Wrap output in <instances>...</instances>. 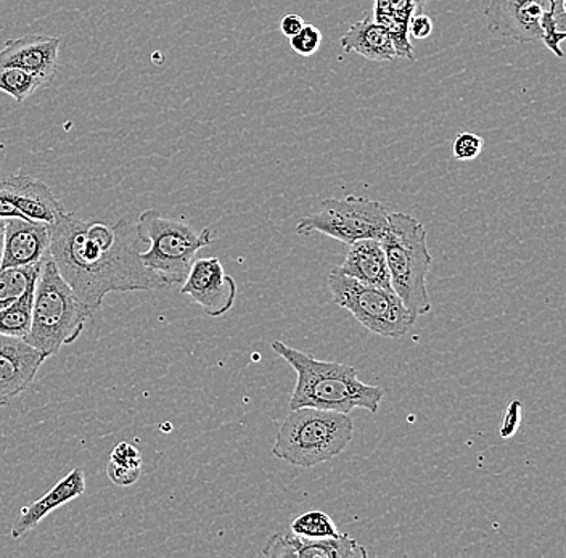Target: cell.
Wrapping results in <instances>:
<instances>
[{
    "instance_id": "cell-21",
    "label": "cell",
    "mask_w": 566,
    "mask_h": 558,
    "mask_svg": "<svg viewBox=\"0 0 566 558\" xmlns=\"http://www.w3.org/2000/svg\"><path fill=\"white\" fill-rule=\"evenodd\" d=\"M290 531L307 539L338 538L343 533L338 531L335 522L324 512H306L293 520Z\"/></svg>"
},
{
    "instance_id": "cell-1",
    "label": "cell",
    "mask_w": 566,
    "mask_h": 558,
    "mask_svg": "<svg viewBox=\"0 0 566 558\" xmlns=\"http://www.w3.org/2000/svg\"><path fill=\"white\" fill-rule=\"evenodd\" d=\"M49 228V254L56 270L92 313L101 309L109 293L169 288L142 264L144 243L124 219L116 224L86 222L65 211Z\"/></svg>"
},
{
    "instance_id": "cell-22",
    "label": "cell",
    "mask_w": 566,
    "mask_h": 558,
    "mask_svg": "<svg viewBox=\"0 0 566 558\" xmlns=\"http://www.w3.org/2000/svg\"><path fill=\"white\" fill-rule=\"evenodd\" d=\"M44 84L41 77L20 69L0 70V91L9 94L18 104L27 101Z\"/></svg>"
},
{
    "instance_id": "cell-30",
    "label": "cell",
    "mask_w": 566,
    "mask_h": 558,
    "mask_svg": "<svg viewBox=\"0 0 566 558\" xmlns=\"http://www.w3.org/2000/svg\"><path fill=\"white\" fill-rule=\"evenodd\" d=\"M413 3H416L417 10H419V13H422L424 3H427V0H412Z\"/></svg>"
},
{
    "instance_id": "cell-27",
    "label": "cell",
    "mask_w": 566,
    "mask_h": 558,
    "mask_svg": "<svg viewBox=\"0 0 566 558\" xmlns=\"http://www.w3.org/2000/svg\"><path fill=\"white\" fill-rule=\"evenodd\" d=\"M433 33V20L424 13H416L410 19L409 36L413 39H427Z\"/></svg>"
},
{
    "instance_id": "cell-18",
    "label": "cell",
    "mask_w": 566,
    "mask_h": 558,
    "mask_svg": "<svg viewBox=\"0 0 566 558\" xmlns=\"http://www.w3.org/2000/svg\"><path fill=\"white\" fill-rule=\"evenodd\" d=\"M339 44H342L343 51L348 52V54L349 52H356V54L363 55L364 59L371 60V62H395V60H398L395 44H392L388 31L380 24L375 23L369 15L354 23L339 39Z\"/></svg>"
},
{
    "instance_id": "cell-12",
    "label": "cell",
    "mask_w": 566,
    "mask_h": 558,
    "mask_svg": "<svg viewBox=\"0 0 566 558\" xmlns=\"http://www.w3.org/2000/svg\"><path fill=\"white\" fill-rule=\"evenodd\" d=\"M263 556L271 558H366V547L343 533L338 538L307 539L292 531L275 533L268 539Z\"/></svg>"
},
{
    "instance_id": "cell-20",
    "label": "cell",
    "mask_w": 566,
    "mask_h": 558,
    "mask_svg": "<svg viewBox=\"0 0 566 558\" xmlns=\"http://www.w3.org/2000/svg\"><path fill=\"white\" fill-rule=\"evenodd\" d=\"M44 263V261H42ZM41 264L28 267H6L0 270V309L17 302L38 281Z\"/></svg>"
},
{
    "instance_id": "cell-13",
    "label": "cell",
    "mask_w": 566,
    "mask_h": 558,
    "mask_svg": "<svg viewBox=\"0 0 566 558\" xmlns=\"http://www.w3.org/2000/svg\"><path fill=\"white\" fill-rule=\"evenodd\" d=\"M60 38L28 34L9 39L0 51V70L20 69L51 83L59 66Z\"/></svg>"
},
{
    "instance_id": "cell-28",
    "label": "cell",
    "mask_w": 566,
    "mask_h": 558,
    "mask_svg": "<svg viewBox=\"0 0 566 558\" xmlns=\"http://www.w3.org/2000/svg\"><path fill=\"white\" fill-rule=\"evenodd\" d=\"M303 17L296 15V13H290V15L282 17L281 20V31L283 36L293 38L295 34H298L304 27Z\"/></svg>"
},
{
    "instance_id": "cell-26",
    "label": "cell",
    "mask_w": 566,
    "mask_h": 558,
    "mask_svg": "<svg viewBox=\"0 0 566 558\" xmlns=\"http://www.w3.org/2000/svg\"><path fill=\"white\" fill-rule=\"evenodd\" d=\"M520 422H522V402L518 399L512 401L509 404L507 411H505L504 420L501 423V436L511 438L518 430Z\"/></svg>"
},
{
    "instance_id": "cell-10",
    "label": "cell",
    "mask_w": 566,
    "mask_h": 558,
    "mask_svg": "<svg viewBox=\"0 0 566 558\" xmlns=\"http://www.w3.org/2000/svg\"><path fill=\"white\" fill-rule=\"evenodd\" d=\"M548 0H491L486 9L488 28L493 36L505 42L541 41V20Z\"/></svg>"
},
{
    "instance_id": "cell-15",
    "label": "cell",
    "mask_w": 566,
    "mask_h": 558,
    "mask_svg": "<svg viewBox=\"0 0 566 558\" xmlns=\"http://www.w3.org/2000/svg\"><path fill=\"white\" fill-rule=\"evenodd\" d=\"M0 199L10 201L24 218L45 224H53L65 213L48 183L27 175L0 179Z\"/></svg>"
},
{
    "instance_id": "cell-14",
    "label": "cell",
    "mask_w": 566,
    "mask_h": 558,
    "mask_svg": "<svg viewBox=\"0 0 566 558\" xmlns=\"http://www.w3.org/2000/svg\"><path fill=\"white\" fill-rule=\"evenodd\" d=\"M51 250V228L45 222L10 218L6 224V243L0 270L41 264Z\"/></svg>"
},
{
    "instance_id": "cell-5",
    "label": "cell",
    "mask_w": 566,
    "mask_h": 558,
    "mask_svg": "<svg viewBox=\"0 0 566 558\" xmlns=\"http://www.w3.org/2000/svg\"><path fill=\"white\" fill-rule=\"evenodd\" d=\"M380 242L387 257L392 292L413 316L430 313L427 277L431 254L422 222L410 214L388 213L387 229Z\"/></svg>"
},
{
    "instance_id": "cell-8",
    "label": "cell",
    "mask_w": 566,
    "mask_h": 558,
    "mask_svg": "<svg viewBox=\"0 0 566 558\" xmlns=\"http://www.w3.org/2000/svg\"><path fill=\"white\" fill-rule=\"evenodd\" d=\"M387 224L388 210L380 201L349 196L322 201L317 213L301 219L296 234L318 232L349 246L357 240L381 239Z\"/></svg>"
},
{
    "instance_id": "cell-16",
    "label": "cell",
    "mask_w": 566,
    "mask_h": 558,
    "mask_svg": "<svg viewBox=\"0 0 566 558\" xmlns=\"http://www.w3.org/2000/svg\"><path fill=\"white\" fill-rule=\"evenodd\" d=\"M84 491H86L84 472L81 468H74L65 478L60 480L48 494H44L41 499L28 504L21 510L17 522L13 523L10 535H12L13 539L21 538V536L35 528L48 515H51L53 510L83 496Z\"/></svg>"
},
{
    "instance_id": "cell-25",
    "label": "cell",
    "mask_w": 566,
    "mask_h": 558,
    "mask_svg": "<svg viewBox=\"0 0 566 558\" xmlns=\"http://www.w3.org/2000/svg\"><path fill=\"white\" fill-rule=\"evenodd\" d=\"M108 464L113 467L133 470L142 473V454L136 446L130 443H119L109 454Z\"/></svg>"
},
{
    "instance_id": "cell-11",
    "label": "cell",
    "mask_w": 566,
    "mask_h": 558,
    "mask_svg": "<svg viewBox=\"0 0 566 558\" xmlns=\"http://www.w3.org/2000/svg\"><path fill=\"white\" fill-rule=\"evenodd\" d=\"M44 362V356L30 343L0 335V408L31 387Z\"/></svg>"
},
{
    "instance_id": "cell-2",
    "label": "cell",
    "mask_w": 566,
    "mask_h": 558,
    "mask_svg": "<svg viewBox=\"0 0 566 558\" xmlns=\"http://www.w3.org/2000/svg\"><path fill=\"white\" fill-rule=\"evenodd\" d=\"M272 349L295 370L296 387L290 398V409L316 408L349 414L364 409L377 414L385 391L364 383L357 370L346 364L327 362L290 348L283 341H272Z\"/></svg>"
},
{
    "instance_id": "cell-9",
    "label": "cell",
    "mask_w": 566,
    "mask_h": 558,
    "mask_svg": "<svg viewBox=\"0 0 566 558\" xmlns=\"http://www.w3.org/2000/svg\"><path fill=\"white\" fill-rule=\"evenodd\" d=\"M180 293L190 296L208 316L221 317L235 303L237 284L218 257H201L193 261Z\"/></svg>"
},
{
    "instance_id": "cell-17",
    "label": "cell",
    "mask_w": 566,
    "mask_h": 558,
    "mask_svg": "<svg viewBox=\"0 0 566 558\" xmlns=\"http://www.w3.org/2000/svg\"><path fill=\"white\" fill-rule=\"evenodd\" d=\"M335 270L371 287L392 289L380 239H364L352 243L345 263Z\"/></svg>"
},
{
    "instance_id": "cell-24",
    "label": "cell",
    "mask_w": 566,
    "mask_h": 558,
    "mask_svg": "<svg viewBox=\"0 0 566 558\" xmlns=\"http://www.w3.org/2000/svg\"><path fill=\"white\" fill-rule=\"evenodd\" d=\"M483 147V137L473 133H460L455 137L454 145H452V155H454L455 160L472 161L480 157Z\"/></svg>"
},
{
    "instance_id": "cell-23",
    "label": "cell",
    "mask_w": 566,
    "mask_h": 558,
    "mask_svg": "<svg viewBox=\"0 0 566 558\" xmlns=\"http://www.w3.org/2000/svg\"><path fill=\"white\" fill-rule=\"evenodd\" d=\"M322 45V33L314 24H304L303 30L290 38V48L301 56L316 54Z\"/></svg>"
},
{
    "instance_id": "cell-19",
    "label": "cell",
    "mask_w": 566,
    "mask_h": 558,
    "mask_svg": "<svg viewBox=\"0 0 566 558\" xmlns=\"http://www.w3.org/2000/svg\"><path fill=\"white\" fill-rule=\"evenodd\" d=\"M34 289L35 284L31 285L17 302L0 309V335L21 340L28 337L33 320Z\"/></svg>"
},
{
    "instance_id": "cell-7",
    "label": "cell",
    "mask_w": 566,
    "mask_h": 558,
    "mask_svg": "<svg viewBox=\"0 0 566 558\" xmlns=\"http://www.w3.org/2000/svg\"><path fill=\"white\" fill-rule=\"evenodd\" d=\"M328 287L335 305L352 313L357 323L363 324L371 334L398 340L406 337L409 328L416 324V316L392 289L363 284L339 274L335 267L328 274Z\"/></svg>"
},
{
    "instance_id": "cell-4",
    "label": "cell",
    "mask_w": 566,
    "mask_h": 558,
    "mask_svg": "<svg viewBox=\"0 0 566 558\" xmlns=\"http://www.w3.org/2000/svg\"><path fill=\"white\" fill-rule=\"evenodd\" d=\"M354 436L349 414L316 408L293 409L275 436L272 455L300 468H313L348 448Z\"/></svg>"
},
{
    "instance_id": "cell-6",
    "label": "cell",
    "mask_w": 566,
    "mask_h": 558,
    "mask_svg": "<svg viewBox=\"0 0 566 558\" xmlns=\"http://www.w3.org/2000/svg\"><path fill=\"white\" fill-rule=\"evenodd\" d=\"M136 234L147 249L139 253L142 264L154 271L168 287L182 285L197 253L214 242L211 228L195 231L192 225L147 210L137 219Z\"/></svg>"
},
{
    "instance_id": "cell-3",
    "label": "cell",
    "mask_w": 566,
    "mask_h": 558,
    "mask_svg": "<svg viewBox=\"0 0 566 558\" xmlns=\"http://www.w3.org/2000/svg\"><path fill=\"white\" fill-rule=\"evenodd\" d=\"M92 314L91 307L77 298L48 254L35 281L33 320L24 341L48 360L81 337Z\"/></svg>"
},
{
    "instance_id": "cell-29",
    "label": "cell",
    "mask_w": 566,
    "mask_h": 558,
    "mask_svg": "<svg viewBox=\"0 0 566 558\" xmlns=\"http://www.w3.org/2000/svg\"><path fill=\"white\" fill-rule=\"evenodd\" d=\"M6 224L7 219L0 218V264H2L3 243H6Z\"/></svg>"
}]
</instances>
